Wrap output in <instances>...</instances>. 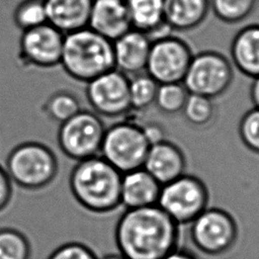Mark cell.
I'll use <instances>...</instances> for the list:
<instances>
[{"instance_id":"obj_33","label":"cell","mask_w":259,"mask_h":259,"mask_svg":"<svg viewBox=\"0 0 259 259\" xmlns=\"http://www.w3.org/2000/svg\"><path fill=\"white\" fill-rule=\"evenodd\" d=\"M162 259H195L190 253L182 251V250H177L176 248L169 252L166 256H164Z\"/></svg>"},{"instance_id":"obj_20","label":"cell","mask_w":259,"mask_h":259,"mask_svg":"<svg viewBox=\"0 0 259 259\" xmlns=\"http://www.w3.org/2000/svg\"><path fill=\"white\" fill-rule=\"evenodd\" d=\"M231 57L235 67L247 77L259 76V23L244 26L234 36Z\"/></svg>"},{"instance_id":"obj_13","label":"cell","mask_w":259,"mask_h":259,"mask_svg":"<svg viewBox=\"0 0 259 259\" xmlns=\"http://www.w3.org/2000/svg\"><path fill=\"white\" fill-rule=\"evenodd\" d=\"M151 42L148 34L135 28L113 40L114 68L128 77L146 72Z\"/></svg>"},{"instance_id":"obj_5","label":"cell","mask_w":259,"mask_h":259,"mask_svg":"<svg viewBox=\"0 0 259 259\" xmlns=\"http://www.w3.org/2000/svg\"><path fill=\"white\" fill-rule=\"evenodd\" d=\"M149 148L140 124L119 121L105 128L99 155L123 174L143 168Z\"/></svg>"},{"instance_id":"obj_16","label":"cell","mask_w":259,"mask_h":259,"mask_svg":"<svg viewBox=\"0 0 259 259\" xmlns=\"http://www.w3.org/2000/svg\"><path fill=\"white\" fill-rule=\"evenodd\" d=\"M161 184L144 168L122 174L120 204L126 208L155 205L158 202Z\"/></svg>"},{"instance_id":"obj_4","label":"cell","mask_w":259,"mask_h":259,"mask_svg":"<svg viewBox=\"0 0 259 259\" xmlns=\"http://www.w3.org/2000/svg\"><path fill=\"white\" fill-rule=\"evenodd\" d=\"M4 168L12 183L27 190H38L55 180L59 162L49 146L31 141L14 147Z\"/></svg>"},{"instance_id":"obj_26","label":"cell","mask_w":259,"mask_h":259,"mask_svg":"<svg viewBox=\"0 0 259 259\" xmlns=\"http://www.w3.org/2000/svg\"><path fill=\"white\" fill-rule=\"evenodd\" d=\"M13 19L15 25L22 31L47 23L44 0H23L15 8Z\"/></svg>"},{"instance_id":"obj_31","label":"cell","mask_w":259,"mask_h":259,"mask_svg":"<svg viewBox=\"0 0 259 259\" xmlns=\"http://www.w3.org/2000/svg\"><path fill=\"white\" fill-rule=\"evenodd\" d=\"M141 126L143 128L145 137H146L148 143L150 144V146L166 140L165 132L160 124L151 122V123H146Z\"/></svg>"},{"instance_id":"obj_2","label":"cell","mask_w":259,"mask_h":259,"mask_svg":"<svg viewBox=\"0 0 259 259\" xmlns=\"http://www.w3.org/2000/svg\"><path fill=\"white\" fill-rule=\"evenodd\" d=\"M122 173L100 155L77 161L69 177L75 200L94 213H107L120 204Z\"/></svg>"},{"instance_id":"obj_17","label":"cell","mask_w":259,"mask_h":259,"mask_svg":"<svg viewBox=\"0 0 259 259\" xmlns=\"http://www.w3.org/2000/svg\"><path fill=\"white\" fill-rule=\"evenodd\" d=\"M93 0H44L48 23L63 33L88 25Z\"/></svg>"},{"instance_id":"obj_8","label":"cell","mask_w":259,"mask_h":259,"mask_svg":"<svg viewBox=\"0 0 259 259\" xmlns=\"http://www.w3.org/2000/svg\"><path fill=\"white\" fill-rule=\"evenodd\" d=\"M105 124L94 111L81 109L71 118L60 123L58 145L70 159L84 160L100 154Z\"/></svg>"},{"instance_id":"obj_32","label":"cell","mask_w":259,"mask_h":259,"mask_svg":"<svg viewBox=\"0 0 259 259\" xmlns=\"http://www.w3.org/2000/svg\"><path fill=\"white\" fill-rule=\"evenodd\" d=\"M250 97L254 107L259 108V76L253 79V83L250 88Z\"/></svg>"},{"instance_id":"obj_9","label":"cell","mask_w":259,"mask_h":259,"mask_svg":"<svg viewBox=\"0 0 259 259\" xmlns=\"http://www.w3.org/2000/svg\"><path fill=\"white\" fill-rule=\"evenodd\" d=\"M193 57L189 45L172 34L151 42L146 66L148 73L157 83H182Z\"/></svg>"},{"instance_id":"obj_29","label":"cell","mask_w":259,"mask_h":259,"mask_svg":"<svg viewBox=\"0 0 259 259\" xmlns=\"http://www.w3.org/2000/svg\"><path fill=\"white\" fill-rule=\"evenodd\" d=\"M47 259H98L95 253L85 244L68 242L57 247Z\"/></svg>"},{"instance_id":"obj_10","label":"cell","mask_w":259,"mask_h":259,"mask_svg":"<svg viewBox=\"0 0 259 259\" xmlns=\"http://www.w3.org/2000/svg\"><path fill=\"white\" fill-rule=\"evenodd\" d=\"M130 77L112 69L86 83V98L99 116L112 118L127 113L131 108Z\"/></svg>"},{"instance_id":"obj_22","label":"cell","mask_w":259,"mask_h":259,"mask_svg":"<svg viewBox=\"0 0 259 259\" xmlns=\"http://www.w3.org/2000/svg\"><path fill=\"white\" fill-rule=\"evenodd\" d=\"M28 238L14 228H0V259H30Z\"/></svg>"},{"instance_id":"obj_25","label":"cell","mask_w":259,"mask_h":259,"mask_svg":"<svg viewBox=\"0 0 259 259\" xmlns=\"http://www.w3.org/2000/svg\"><path fill=\"white\" fill-rule=\"evenodd\" d=\"M214 16L226 23H239L254 10L256 0H209Z\"/></svg>"},{"instance_id":"obj_30","label":"cell","mask_w":259,"mask_h":259,"mask_svg":"<svg viewBox=\"0 0 259 259\" xmlns=\"http://www.w3.org/2000/svg\"><path fill=\"white\" fill-rule=\"evenodd\" d=\"M12 198V182L5 170L0 164V212L3 211Z\"/></svg>"},{"instance_id":"obj_3","label":"cell","mask_w":259,"mask_h":259,"mask_svg":"<svg viewBox=\"0 0 259 259\" xmlns=\"http://www.w3.org/2000/svg\"><path fill=\"white\" fill-rule=\"evenodd\" d=\"M60 65L71 78L87 83L114 69L112 41L88 26L67 32Z\"/></svg>"},{"instance_id":"obj_28","label":"cell","mask_w":259,"mask_h":259,"mask_svg":"<svg viewBox=\"0 0 259 259\" xmlns=\"http://www.w3.org/2000/svg\"><path fill=\"white\" fill-rule=\"evenodd\" d=\"M242 143L252 152L259 154V108L248 110L239 123Z\"/></svg>"},{"instance_id":"obj_12","label":"cell","mask_w":259,"mask_h":259,"mask_svg":"<svg viewBox=\"0 0 259 259\" xmlns=\"http://www.w3.org/2000/svg\"><path fill=\"white\" fill-rule=\"evenodd\" d=\"M64 35L50 23L23 30L19 38V56L27 65L52 68L60 65Z\"/></svg>"},{"instance_id":"obj_27","label":"cell","mask_w":259,"mask_h":259,"mask_svg":"<svg viewBox=\"0 0 259 259\" xmlns=\"http://www.w3.org/2000/svg\"><path fill=\"white\" fill-rule=\"evenodd\" d=\"M181 112L190 124L194 126H204L213 118L214 105L211 98L189 94Z\"/></svg>"},{"instance_id":"obj_24","label":"cell","mask_w":259,"mask_h":259,"mask_svg":"<svg viewBox=\"0 0 259 259\" xmlns=\"http://www.w3.org/2000/svg\"><path fill=\"white\" fill-rule=\"evenodd\" d=\"M81 109V103L78 97L74 93L66 90L53 93L45 104L47 114L60 123L71 118Z\"/></svg>"},{"instance_id":"obj_19","label":"cell","mask_w":259,"mask_h":259,"mask_svg":"<svg viewBox=\"0 0 259 259\" xmlns=\"http://www.w3.org/2000/svg\"><path fill=\"white\" fill-rule=\"evenodd\" d=\"M209 9V0H163L164 20L173 31L197 28L206 19Z\"/></svg>"},{"instance_id":"obj_21","label":"cell","mask_w":259,"mask_h":259,"mask_svg":"<svg viewBox=\"0 0 259 259\" xmlns=\"http://www.w3.org/2000/svg\"><path fill=\"white\" fill-rule=\"evenodd\" d=\"M158 86L159 83L146 72L130 77L131 108L137 111H145L150 108L155 103Z\"/></svg>"},{"instance_id":"obj_15","label":"cell","mask_w":259,"mask_h":259,"mask_svg":"<svg viewBox=\"0 0 259 259\" xmlns=\"http://www.w3.org/2000/svg\"><path fill=\"white\" fill-rule=\"evenodd\" d=\"M143 168L164 185L186 173V158L176 144L164 140L150 146Z\"/></svg>"},{"instance_id":"obj_1","label":"cell","mask_w":259,"mask_h":259,"mask_svg":"<svg viewBox=\"0 0 259 259\" xmlns=\"http://www.w3.org/2000/svg\"><path fill=\"white\" fill-rule=\"evenodd\" d=\"M177 240L178 225L158 204L126 208L115 228V243L125 259H162Z\"/></svg>"},{"instance_id":"obj_23","label":"cell","mask_w":259,"mask_h":259,"mask_svg":"<svg viewBox=\"0 0 259 259\" xmlns=\"http://www.w3.org/2000/svg\"><path fill=\"white\" fill-rule=\"evenodd\" d=\"M188 95L182 83L159 84L154 104L165 114H176L182 111Z\"/></svg>"},{"instance_id":"obj_14","label":"cell","mask_w":259,"mask_h":259,"mask_svg":"<svg viewBox=\"0 0 259 259\" xmlns=\"http://www.w3.org/2000/svg\"><path fill=\"white\" fill-rule=\"evenodd\" d=\"M87 26L105 38L115 40L133 28L126 1L93 0Z\"/></svg>"},{"instance_id":"obj_6","label":"cell","mask_w":259,"mask_h":259,"mask_svg":"<svg viewBox=\"0 0 259 259\" xmlns=\"http://www.w3.org/2000/svg\"><path fill=\"white\" fill-rule=\"evenodd\" d=\"M233 79V66L224 55L215 51H203L193 54L182 84L189 94L212 99L223 95Z\"/></svg>"},{"instance_id":"obj_11","label":"cell","mask_w":259,"mask_h":259,"mask_svg":"<svg viewBox=\"0 0 259 259\" xmlns=\"http://www.w3.org/2000/svg\"><path fill=\"white\" fill-rule=\"evenodd\" d=\"M190 224L192 242L205 254H222L236 241V223L229 212L221 208H205Z\"/></svg>"},{"instance_id":"obj_18","label":"cell","mask_w":259,"mask_h":259,"mask_svg":"<svg viewBox=\"0 0 259 259\" xmlns=\"http://www.w3.org/2000/svg\"><path fill=\"white\" fill-rule=\"evenodd\" d=\"M132 27L145 32L153 40L172 34L164 20L163 0H125Z\"/></svg>"},{"instance_id":"obj_7","label":"cell","mask_w":259,"mask_h":259,"mask_svg":"<svg viewBox=\"0 0 259 259\" xmlns=\"http://www.w3.org/2000/svg\"><path fill=\"white\" fill-rule=\"evenodd\" d=\"M208 191L196 176L187 173L161 186L157 204L177 224H190L207 208Z\"/></svg>"},{"instance_id":"obj_34","label":"cell","mask_w":259,"mask_h":259,"mask_svg":"<svg viewBox=\"0 0 259 259\" xmlns=\"http://www.w3.org/2000/svg\"><path fill=\"white\" fill-rule=\"evenodd\" d=\"M101 259H125L123 256H121L120 254L119 255H114V254H112V255H106V256H104V257H102Z\"/></svg>"}]
</instances>
